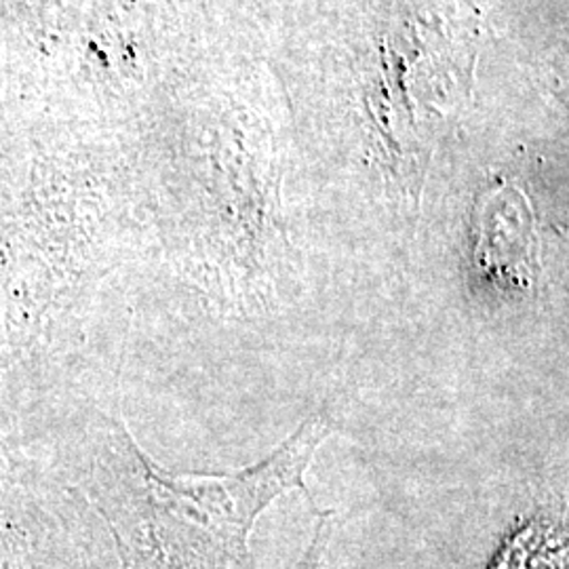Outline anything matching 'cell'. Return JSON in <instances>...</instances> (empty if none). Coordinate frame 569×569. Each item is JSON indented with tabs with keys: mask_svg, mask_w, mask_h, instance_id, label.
<instances>
[{
	"mask_svg": "<svg viewBox=\"0 0 569 569\" xmlns=\"http://www.w3.org/2000/svg\"><path fill=\"white\" fill-rule=\"evenodd\" d=\"M329 435V418L315 413L253 467L176 477L143 453L124 425L110 422L87 493L114 536L122 569H244L258 517L287 491L308 493L306 470Z\"/></svg>",
	"mask_w": 569,
	"mask_h": 569,
	"instance_id": "6da1fadb",
	"label": "cell"
},
{
	"mask_svg": "<svg viewBox=\"0 0 569 569\" xmlns=\"http://www.w3.org/2000/svg\"><path fill=\"white\" fill-rule=\"evenodd\" d=\"M329 538H331V512H326V515H321V521H319V528L315 531V538H312L310 547L306 549L300 566L296 569L321 568V561H323V557H326Z\"/></svg>",
	"mask_w": 569,
	"mask_h": 569,
	"instance_id": "7a4b0ae2",
	"label": "cell"
}]
</instances>
